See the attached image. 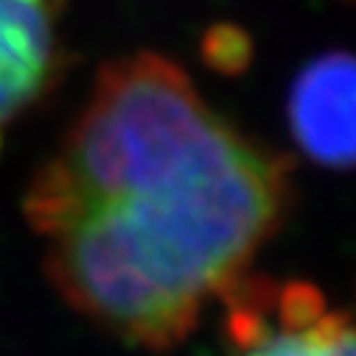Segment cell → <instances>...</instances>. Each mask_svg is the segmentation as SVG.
<instances>
[{
	"label": "cell",
	"mask_w": 356,
	"mask_h": 356,
	"mask_svg": "<svg viewBox=\"0 0 356 356\" xmlns=\"http://www.w3.org/2000/svg\"><path fill=\"white\" fill-rule=\"evenodd\" d=\"M289 165L157 54L102 67L23 208L59 295L113 337L168 350L250 273L289 208Z\"/></svg>",
	"instance_id": "obj_1"
},
{
	"label": "cell",
	"mask_w": 356,
	"mask_h": 356,
	"mask_svg": "<svg viewBox=\"0 0 356 356\" xmlns=\"http://www.w3.org/2000/svg\"><path fill=\"white\" fill-rule=\"evenodd\" d=\"M233 356H356L353 323L306 281L238 278L222 298Z\"/></svg>",
	"instance_id": "obj_2"
},
{
	"label": "cell",
	"mask_w": 356,
	"mask_h": 356,
	"mask_svg": "<svg viewBox=\"0 0 356 356\" xmlns=\"http://www.w3.org/2000/svg\"><path fill=\"white\" fill-rule=\"evenodd\" d=\"M67 0H0V140L59 76Z\"/></svg>",
	"instance_id": "obj_3"
},
{
	"label": "cell",
	"mask_w": 356,
	"mask_h": 356,
	"mask_svg": "<svg viewBox=\"0 0 356 356\" xmlns=\"http://www.w3.org/2000/svg\"><path fill=\"white\" fill-rule=\"evenodd\" d=\"M289 132L309 160L325 168L353 163V62L348 51L312 59L289 90Z\"/></svg>",
	"instance_id": "obj_4"
}]
</instances>
